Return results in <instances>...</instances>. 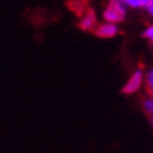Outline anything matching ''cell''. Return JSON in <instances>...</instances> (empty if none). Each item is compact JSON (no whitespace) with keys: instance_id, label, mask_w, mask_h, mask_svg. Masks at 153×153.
I'll return each mask as SVG.
<instances>
[{"instance_id":"6da1fadb","label":"cell","mask_w":153,"mask_h":153,"mask_svg":"<svg viewBox=\"0 0 153 153\" xmlns=\"http://www.w3.org/2000/svg\"><path fill=\"white\" fill-rule=\"evenodd\" d=\"M102 17L108 23H121L126 17V6L121 0H110L102 11Z\"/></svg>"},{"instance_id":"7a4b0ae2","label":"cell","mask_w":153,"mask_h":153,"mask_svg":"<svg viewBox=\"0 0 153 153\" xmlns=\"http://www.w3.org/2000/svg\"><path fill=\"white\" fill-rule=\"evenodd\" d=\"M143 72L140 69H136L134 73L129 76V79L126 80V83L122 87V93L125 94H134L136 91H139V88L142 87L143 83Z\"/></svg>"},{"instance_id":"3957f363","label":"cell","mask_w":153,"mask_h":153,"mask_svg":"<svg viewBox=\"0 0 153 153\" xmlns=\"http://www.w3.org/2000/svg\"><path fill=\"white\" fill-rule=\"evenodd\" d=\"M118 33H120L118 25L115 23H108V21L100 24V25L94 28V34L100 38H112L115 37Z\"/></svg>"},{"instance_id":"277c9868","label":"cell","mask_w":153,"mask_h":153,"mask_svg":"<svg viewBox=\"0 0 153 153\" xmlns=\"http://www.w3.org/2000/svg\"><path fill=\"white\" fill-rule=\"evenodd\" d=\"M79 27L83 31H91L97 27V17L91 9H87L84 11V14L82 16V19L79 21Z\"/></svg>"},{"instance_id":"5b68a950","label":"cell","mask_w":153,"mask_h":153,"mask_svg":"<svg viewBox=\"0 0 153 153\" xmlns=\"http://www.w3.org/2000/svg\"><path fill=\"white\" fill-rule=\"evenodd\" d=\"M121 1L131 9H145L146 4V0H121Z\"/></svg>"},{"instance_id":"8992f818","label":"cell","mask_w":153,"mask_h":153,"mask_svg":"<svg viewBox=\"0 0 153 153\" xmlns=\"http://www.w3.org/2000/svg\"><path fill=\"white\" fill-rule=\"evenodd\" d=\"M143 37L152 44V47H153V24L152 25H149V27L143 31Z\"/></svg>"},{"instance_id":"52a82bcc","label":"cell","mask_w":153,"mask_h":153,"mask_svg":"<svg viewBox=\"0 0 153 153\" xmlns=\"http://www.w3.org/2000/svg\"><path fill=\"white\" fill-rule=\"evenodd\" d=\"M146 83H148V88H149V93L153 97V69L150 70L146 76Z\"/></svg>"},{"instance_id":"ba28073f","label":"cell","mask_w":153,"mask_h":153,"mask_svg":"<svg viewBox=\"0 0 153 153\" xmlns=\"http://www.w3.org/2000/svg\"><path fill=\"white\" fill-rule=\"evenodd\" d=\"M145 10L148 11L149 16L153 17V0H146V4H145Z\"/></svg>"}]
</instances>
